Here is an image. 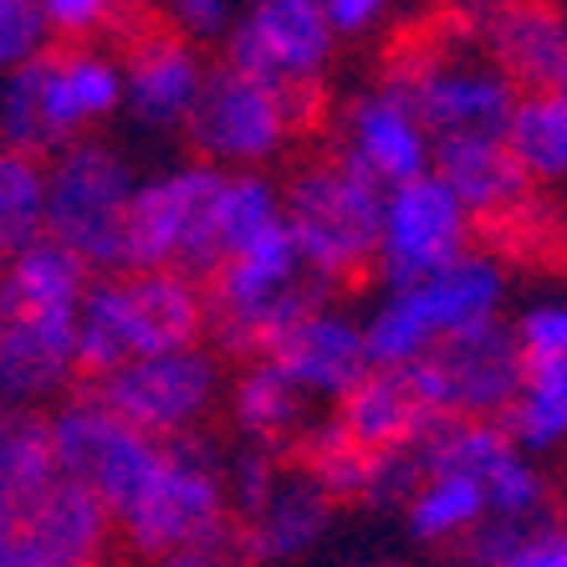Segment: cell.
Here are the masks:
<instances>
[{
  "label": "cell",
  "instance_id": "obj_37",
  "mask_svg": "<svg viewBox=\"0 0 567 567\" xmlns=\"http://www.w3.org/2000/svg\"><path fill=\"white\" fill-rule=\"evenodd\" d=\"M0 567H52V563H47V557H41L31 542H16L11 553L0 557Z\"/></svg>",
  "mask_w": 567,
  "mask_h": 567
},
{
  "label": "cell",
  "instance_id": "obj_38",
  "mask_svg": "<svg viewBox=\"0 0 567 567\" xmlns=\"http://www.w3.org/2000/svg\"><path fill=\"white\" fill-rule=\"evenodd\" d=\"M16 542H21V512H11V506H0V557L11 553Z\"/></svg>",
  "mask_w": 567,
  "mask_h": 567
},
{
  "label": "cell",
  "instance_id": "obj_10",
  "mask_svg": "<svg viewBox=\"0 0 567 567\" xmlns=\"http://www.w3.org/2000/svg\"><path fill=\"white\" fill-rule=\"evenodd\" d=\"M435 399L440 420H486L502 424L506 410L522 394V348L516 328L486 317L471 328L440 338L430 353L414 363Z\"/></svg>",
  "mask_w": 567,
  "mask_h": 567
},
{
  "label": "cell",
  "instance_id": "obj_9",
  "mask_svg": "<svg viewBox=\"0 0 567 567\" xmlns=\"http://www.w3.org/2000/svg\"><path fill=\"white\" fill-rule=\"evenodd\" d=\"M128 174L107 148L78 144L47 169L41 195V236L72 251L82 266L118 271L123 266V230H128Z\"/></svg>",
  "mask_w": 567,
  "mask_h": 567
},
{
  "label": "cell",
  "instance_id": "obj_40",
  "mask_svg": "<svg viewBox=\"0 0 567 567\" xmlns=\"http://www.w3.org/2000/svg\"><path fill=\"white\" fill-rule=\"evenodd\" d=\"M557 93H563V97H567V72H563V78H557Z\"/></svg>",
  "mask_w": 567,
  "mask_h": 567
},
{
  "label": "cell",
  "instance_id": "obj_20",
  "mask_svg": "<svg viewBox=\"0 0 567 567\" xmlns=\"http://www.w3.org/2000/svg\"><path fill=\"white\" fill-rule=\"evenodd\" d=\"M430 174H440L450 195L465 205L471 230L516 210L537 189L512 158L506 138H445V144H435V169Z\"/></svg>",
  "mask_w": 567,
  "mask_h": 567
},
{
  "label": "cell",
  "instance_id": "obj_32",
  "mask_svg": "<svg viewBox=\"0 0 567 567\" xmlns=\"http://www.w3.org/2000/svg\"><path fill=\"white\" fill-rule=\"evenodd\" d=\"M52 41L41 0H0V66H21Z\"/></svg>",
  "mask_w": 567,
  "mask_h": 567
},
{
  "label": "cell",
  "instance_id": "obj_35",
  "mask_svg": "<svg viewBox=\"0 0 567 567\" xmlns=\"http://www.w3.org/2000/svg\"><path fill=\"white\" fill-rule=\"evenodd\" d=\"M154 567H251L246 547H240V532H236V516H230V527L210 542V547H195V553H179V557H164Z\"/></svg>",
  "mask_w": 567,
  "mask_h": 567
},
{
  "label": "cell",
  "instance_id": "obj_26",
  "mask_svg": "<svg viewBox=\"0 0 567 567\" xmlns=\"http://www.w3.org/2000/svg\"><path fill=\"white\" fill-rule=\"evenodd\" d=\"M404 506H410L414 537H424V542L465 537V532H475L491 516L486 491L471 475H424L420 491Z\"/></svg>",
  "mask_w": 567,
  "mask_h": 567
},
{
  "label": "cell",
  "instance_id": "obj_27",
  "mask_svg": "<svg viewBox=\"0 0 567 567\" xmlns=\"http://www.w3.org/2000/svg\"><path fill=\"white\" fill-rule=\"evenodd\" d=\"M502 430L516 450H553L567 440V373H522V394L506 410Z\"/></svg>",
  "mask_w": 567,
  "mask_h": 567
},
{
  "label": "cell",
  "instance_id": "obj_4",
  "mask_svg": "<svg viewBox=\"0 0 567 567\" xmlns=\"http://www.w3.org/2000/svg\"><path fill=\"white\" fill-rule=\"evenodd\" d=\"M123 97L118 66L93 47L47 41L37 56L11 72L6 107H0V154H21L47 164L56 144L78 128L107 118Z\"/></svg>",
  "mask_w": 567,
  "mask_h": 567
},
{
  "label": "cell",
  "instance_id": "obj_33",
  "mask_svg": "<svg viewBox=\"0 0 567 567\" xmlns=\"http://www.w3.org/2000/svg\"><path fill=\"white\" fill-rule=\"evenodd\" d=\"M148 6L169 16V21L185 31L189 41L220 37L225 21H230V6H225V0H148Z\"/></svg>",
  "mask_w": 567,
  "mask_h": 567
},
{
  "label": "cell",
  "instance_id": "obj_5",
  "mask_svg": "<svg viewBox=\"0 0 567 567\" xmlns=\"http://www.w3.org/2000/svg\"><path fill=\"white\" fill-rule=\"evenodd\" d=\"M66 389L78 410H97L154 445H174L185 435H199V424L220 404V363L199 348H185V353L133 358L123 369L78 379Z\"/></svg>",
  "mask_w": 567,
  "mask_h": 567
},
{
  "label": "cell",
  "instance_id": "obj_36",
  "mask_svg": "<svg viewBox=\"0 0 567 567\" xmlns=\"http://www.w3.org/2000/svg\"><path fill=\"white\" fill-rule=\"evenodd\" d=\"M502 567H567V527H537Z\"/></svg>",
  "mask_w": 567,
  "mask_h": 567
},
{
  "label": "cell",
  "instance_id": "obj_3",
  "mask_svg": "<svg viewBox=\"0 0 567 567\" xmlns=\"http://www.w3.org/2000/svg\"><path fill=\"white\" fill-rule=\"evenodd\" d=\"M332 107L322 82H261L240 66H205L199 97L185 118V144L205 164H261L287 144L328 138Z\"/></svg>",
  "mask_w": 567,
  "mask_h": 567
},
{
  "label": "cell",
  "instance_id": "obj_8",
  "mask_svg": "<svg viewBox=\"0 0 567 567\" xmlns=\"http://www.w3.org/2000/svg\"><path fill=\"white\" fill-rule=\"evenodd\" d=\"M496 302H502V271H496V261L465 256V261L445 266V271L414 281V287H399L379 307V317L363 328V338H369L373 363L410 369L440 338L496 317Z\"/></svg>",
  "mask_w": 567,
  "mask_h": 567
},
{
  "label": "cell",
  "instance_id": "obj_17",
  "mask_svg": "<svg viewBox=\"0 0 567 567\" xmlns=\"http://www.w3.org/2000/svg\"><path fill=\"white\" fill-rule=\"evenodd\" d=\"M440 420L435 399L424 389L420 369H383L373 363L363 379L338 399V430L353 440L358 450L369 455H399V450H414L430 424Z\"/></svg>",
  "mask_w": 567,
  "mask_h": 567
},
{
  "label": "cell",
  "instance_id": "obj_12",
  "mask_svg": "<svg viewBox=\"0 0 567 567\" xmlns=\"http://www.w3.org/2000/svg\"><path fill=\"white\" fill-rule=\"evenodd\" d=\"M394 93L410 97V107L420 113L424 133L445 144V138H506L516 107V87L491 66V56L481 52V41H465L461 52L440 56L410 78Z\"/></svg>",
  "mask_w": 567,
  "mask_h": 567
},
{
  "label": "cell",
  "instance_id": "obj_21",
  "mask_svg": "<svg viewBox=\"0 0 567 567\" xmlns=\"http://www.w3.org/2000/svg\"><path fill=\"white\" fill-rule=\"evenodd\" d=\"M328 512H332V506L322 502V491L307 486L302 475L281 465V481H277V491L266 496L261 512L236 516L240 547H246L251 567L256 563H271V557L302 553L307 542H317V532L328 527Z\"/></svg>",
  "mask_w": 567,
  "mask_h": 567
},
{
  "label": "cell",
  "instance_id": "obj_28",
  "mask_svg": "<svg viewBox=\"0 0 567 567\" xmlns=\"http://www.w3.org/2000/svg\"><path fill=\"white\" fill-rule=\"evenodd\" d=\"M41 195H47V169L37 158L0 154V251H27L41 236Z\"/></svg>",
  "mask_w": 567,
  "mask_h": 567
},
{
  "label": "cell",
  "instance_id": "obj_34",
  "mask_svg": "<svg viewBox=\"0 0 567 567\" xmlns=\"http://www.w3.org/2000/svg\"><path fill=\"white\" fill-rule=\"evenodd\" d=\"M322 16H328L332 37H369L389 16V0H322Z\"/></svg>",
  "mask_w": 567,
  "mask_h": 567
},
{
  "label": "cell",
  "instance_id": "obj_18",
  "mask_svg": "<svg viewBox=\"0 0 567 567\" xmlns=\"http://www.w3.org/2000/svg\"><path fill=\"white\" fill-rule=\"evenodd\" d=\"M78 363V312L0 307V399L31 410L56 383H72Z\"/></svg>",
  "mask_w": 567,
  "mask_h": 567
},
{
  "label": "cell",
  "instance_id": "obj_39",
  "mask_svg": "<svg viewBox=\"0 0 567 567\" xmlns=\"http://www.w3.org/2000/svg\"><path fill=\"white\" fill-rule=\"evenodd\" d=\"M424 11H471L475 0H420Z\"/></svg>",
  "mask_w": 567,
  "mask_h": 567
},
{
  "label": "cell",
  "instance_id": "obj_31",
  "mask_svg": "<svg viewBox=\"0 0 567 567\" xmlns=\"http://www.w3.org/2000/svg\"><path fill=\"white\" fill-rule=\"evenodd\" d=\"M128 0H41L52 41H72V47H93L107 37V27L123 16Z\"/></svg>",
  "mask_w": 567,
  "mask_h": 567
},
{
  "label": "cell",
  "instance_id": "obj_14",
  "mask_svg": "<svg viewBox=\"0 0 567 567\" xmlns=\"http://www.w3.org/2000/svg\"><path fill=\"white\" fill-rule=\"evenodd\" d=\"M332 56V27L322 0H251V11L230 31L225 62L261 82H322Z\"/></svg>",
  "mask_w": 567,
  "mask_h": 567
},
{
  "label": "cell",
  "instance_id": "obj_22",
  "mask_svg": "<svg viewBox=\"0 0 567 567\" xmlns=\"http://www.w3.org/2000/svg\"><path fill=\"white\" fill-rule=\"evenodd\" d=\"M302 404L307 394L266 358L240 363L236 383H230V424H236V435H246L256 450H271V455H281L307 430Z\"/></svg>",
  "mask_w": 567,
  "mask_h": 567
},
{
  "label": "cell",
  "instance_id": "obj_13",
  "mask_svg": "<svg viewBox=\"0 0 567 567\" xmlns=\"http://www.w3.org/2000/svg\"><path fill=\"white\" fill-rule=\"evenodd\" d=\"M52 450L56 471L93 491L113 516L128 512L164 465V445H154L138 430L107 420L97 410H78V404L62 420H52Z\"/></svg>",
  "mask_w": 567,
  "mask_h": 567
},
{
  "label": "cell",
  "instance_id": "obj_16",
  "mask_svg": "<svg viewBox=\"0 0 567 567\" xmlns=\"http://www.w3.org/2000/svg\"><path fill=\"white\" fill-rule=\"evenodd\" d=\"M338 148L383 189L410 185V179L430 174V164H435V138L424 133L410 97L394 93V87L363 93L343 107V118H338Z\"/></svg>",
  "mask_w": 567,
  "mask_h": 567
},
{
  "label": "cell",
  "instance_id": "obj_29",
  "mask_svg": "<svg viewBox=\"0 0 567 567\" xmlns=\"http://www.w3.org/2000/svg\"><path fill=\"white\" fill-rule=\"evenodd\" d=\"M281 220V195L256 174H236L220 185V205H215V225H220L225 256H236L240 246H251L261 230Z\"/></svg>",
  "mask_w": 567,
  "mask_h": 567
},
{
  "label": "cell",
  "instance_id": "obj_23",
  "mask_svg": "<svg viewBox=\"0 0 567 567\" xmlns=\"http://www.w3.org/2000/svg\"><path fill=\"white\" fill-rule=\"evenodd\" d=\"M475 236L512 266L527 271H567V210L532 189L516 210L475 225Z\"/></svg>",
  "mask_w": 567,
  "mask_h": 567
},
{
  "label": "cell",
  "instance_id": "obj_30",
  "mask_svg": "<svg viewBox=\"0 0 567 567\" xmlns=\"http://www.w3.org/2000/svg\"><path fill=\"white\" fill-rule=\"evenodd\" d=\"M516 348H522V373H567V302L532 307L516 322Z\"/></svg>",
  "mask_w": 567,
  "mask_h": 567
},
{
  "label": "cell",
  "instance_id": "obj_19",
  "mask_svg": "<svg viewBox=\"0 0 567 567\" xmlns=\"http://www.w3.org/2000/svg\"><path fill=\"white\" fill-rule=\"evenodd\" d=\"M266 363H277L302 394H328V399H343L363 373L373 369V353H369V338L358 322H348L343 312H312L302 317L297 328L271 348Z\"/></svg>",
  "mask_w": 567,
  "mask_h": 567
},
{
  "label": "cell",
  "instance_id": "obj_25",
  "mask_svg": "<svg viewBox=\"0 0 567 567\" xmlns=\"http://www.w3.org/2000/svg\"><path fill=\"white\" fill-rule=\"evenodd\" d=\"M82 291H87V266L72 251H62L56 240L41 236L37 246L16 256L6 271V291L0 307H31V312H78Z\"/></svg>",
  "mask_w": 567,
  "mask_h": 567
},
{
  "label": "cell",
  "instance_id": "obj_1",
  "mask_svg": "<svg viewBox=\"0 0 567 567\" xmlns=\"http://www.w3.org/2000/svg\"><path fill=\"white\" fill-rule=\"evenodd\" d=\"M383 195L343 148H312L291 164L281 220H287L307 271L328 291H358L379 277Z\"/></svg>",
  "mask_w": 567,
  "mask_h": 567
},
{
  "label": "cell",
  "instance_id": "obj_41",
  "mask_svg": "<svg viewBox=\"0 0 567 567\" xmlns=\"http://www.w3.org/2000/svg\"><path fill=\"white\" fill-rule=\"evenodd\" d=\"M563 527H567V516H563Z\"/></svg>",
  "mask_w": 567,
  "mask_h": 567
},
{
  "label": "cell",
  "instance_id": "obj_11",
  "mask_svg": "<svg viewBox=\"0 0 567 567\" xmlns=\"http://www.w3.org/2000/svg\"><path fill=\"white\" fill-rule=\"evenodd\" d=\"M471 215L445 189L440 174H420L410 185L383 195V230H379V271L394 287L435 277L445 266L471 256Z\"/></svg>",
  "mask_w": 567,
  "mask_h": 567
},
{
  "label": "cell",
  "instance_id": "obj_24",
  "mask_svg": "<svg viewBox=\"0 0 567 567\" xmlns=\"http://www.w3.org/2000/svg\"><path fill=\"white\" fill-rule=\"evenodd\" d=\"M506 148L522 164L532 185H563L567 179V97L557 93H522L506 123Z\"/></svg>",
  "mask_w": 567,
  "mask_h": 567
},
{
  "label": "cell",
  "instance_id": "obj_7",
  "mask_svg": "<svg viewBox=\"0 0 567 567\" xmlns=\"http://www.w3.org/2000/svg\"><path fill=\"white\" fill-rule=\"evenodd\" d=\"M225 174L185 169L158 185L138 189L128 199V230H123V266L128 271H179L189 281H205L220 271L225 246L215 205H220Z\"/></svg>",
  "mask_w": 567,
  "mask_h": 567
},
{
  "label": "cell",
  "instance_id": "obj_2",
  "mask_svg": "<svg viewBox=\"0 0 567 567\" xmlns=\"http://www.w3.org/2000/svg\"><path fill=\"white\" fill-rule=\"evenodd\" d=\"M205 338V287L179 271H123L87 281L78 302L72 383L113 373L133 358L185 353Z\"/></svg>",
  "mask_w": 567,
  "mask_h": 567
},
{
  "label": "cell",
  "instance_id": "obj_15",
  "mask_svg": "<svg viewBox=\"0 0 567 567\" xmlns=\"http://www.w3.org/2000/svg\"><path fill=\"white\" fill-rule=\"evenodd\" d=\"M475 41L516 93H553L567 72V11L557 0H486Z\"/></svg>",
  "mask_w": 567,
  "mask_h": 567
},
{
  "label": "cell",
  "instance_id": "obj_6",
  "mask_svg": "<svg viewBox=\"0 0 567 567\" xmlns=\"http://www.w3.org/2000/svg\"><path fill=\"white\" fill-rule=\"evenodd\" d=\"M230 527V502H225V481L210 471L199 435H185L164 445V465L144 486V496L118 516L123 547L133 567H154L164 557L210 547Z\"/></svg>",
  "mask_w": 567,
  "mask_h": 567
}]
</instances>
